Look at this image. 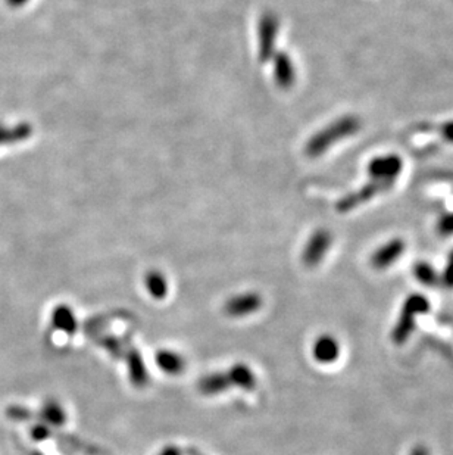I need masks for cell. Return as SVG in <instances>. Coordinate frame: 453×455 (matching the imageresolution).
<instances>
[{
    "label": "cell",
    "instance_id": "obj_18",
    "mask_svg": "<svg viewBox=\"0 0 453 455\" xmlns=\"http://www.w3.org/2000/svg\"><path fill=\"white\" fill-rule=\"evenodd\" d=\"M293 77H295L293 67H291V62L284 55L279 60V78H280V83L283 86H290L291 83H293Z\"/></svg>",
    "mask_w": 453,
    "mask_h": 455
},
{
    "label": "cell",
    "instance_id": "obj_16",
    "mask_svg": "<svg viewBox=\"0 0 453 455\" xmlns=\"http://www.w3.org/2000/svg\"><path fill=\"white\" fill-rule=\"evenodd\" d=\"M30 127L25 124L18 125V127H5V125H0V145L20 142V140L28 137Z\"/></svg>",
    "mask_w": 453,
    "mask_h": 455
},
{
    "label": "cell",
    "instance_id": "obj_4",
    "mask_svg": "<svg viewBox=\"0 0 453 455\" xmlns=\"http://www.w3.org/2000/svg\"><path fill=\"white\" fill-rule=\"evenodd\" d=\"M393 183H385V181H377V180H371L368 184L362 186L359 191H356L353 193H349L347 196L342 198L337 202V211L338 212H349L353 208L361 207L362 203L371 200L372 198H376L387 191L392 189Z\"/></svg>",
    "mask_w": 453,
    "mask_h": 455
},
{
    "label": "cell",
    "instance_id": "obj_1",
    "mask_svg": "<svg viewBox=\"0 0 453 455\" xmlns=\"http://www.w3.org/2000/svg\"><path fill=\"white\" fill-rule=\"evenodd\" d=\"M362 121L358 115H345L327 125L326 129L318 132L306 146V153L310 156H319L336 143L359 133Z\"/></svg>",
    "mask_w": 453,
    "mask_h": 455
},
{
    "label": "cell",
    "instance_id": "obj_2",
    "mask_svg": "<svg viewBox=\"0 0 453 455\" xmlns=\"http://www.w3.org/2000/svg\"><path fill=\"white\" fill-rule=\"evenodd\" d=\"M428 311H430V301L424 295H419V293L409 295L407 297V301L403 302L400 316L392 332L393 342L396 345H403L407 342L415 327L416 316H419V314H426Z\"/></svg>",
    "mask_w": 453,
    "mask_h": 455
},
{
    "label": "cell",
    "instance_id": "obj_14",
    "mask_svg": "<svg viewBox=\"0 0 453 455\" xmlns=\"http://www.w3.org/2000/svg\"><path fill=\"white\" fill-rule=\"evenodd\" d=\"M412 273L415 276V278L419 281L421 285L424 286H435L440 283V276L437 274V271L434 270V267L426 261H419L414 265Z\"/></svg>",
    "mask_w": 453,
    "mask_h": 455
},
{
    "label": "cell",
    "instance_id": "obj_13",
    "mask_svg": "<svg viewBox=\"0 0 453 455\" xmlns=\"http://www.w3.org/2000/svg\"><path fill=\"white\" fill-rule=\"evenodd\" d=\"M229 379L231 382V385H236L241 389L245 390H253L256 387V379H255V374L253 371L245 366V364H236L233 366L229 373Z\"/></svg>",
    "mask_w": 453,
    "mask_h": 455
},
{
    "label": "cell",
    "instance_id": "obj_17",
    "mask_svg": "<svg viewBox=\"0 0 453 455\" xmlns=\"http://www.w3.org/2000/svg\"><path fill=\"white\" fill-rule=\"evenodd\" d=\"M146 288H148L149 293L155 297V300H162V297L167 296V292H168L167 281L159 273L148 274V277H146Z\"/></svg>",
    "mask_w": 453,
    "mask_h": 455
},
{
    "label": "cell",
    "instance_id": "obj_3",
    "mask_svg": "<svg viewBox=\"0 0 453 455\" xmlns=\"http://www.w3.org/2000/svg\"><path fill=\"white\" fill-rule=\"evenodd\" d=\"M366 169L371 180L395 184V181L397 180L403 169V161L399 155H395V153L381 155L372 158Z\"/></svg>",
    "mask_w": 453,
    "mask_h": 455
},
{
    "label": "cell",
    "instance_id": "obj_24",
    "mask_svg": "<svg viewBox=\"0 0 453 455\" xmlns=\"http://www.w3.org/2000/svg\"><path fill=\"white\" fill-rule=\"evenodd\" d=\"M31 437L37 442L46 441L47 437H51V429H49V426L46 425H36L31 429Z\"/></svg>",
    "mask_w": 453,
    "mask_h": 455
},
{
    "label": "cell",
    "instance_id": "obj_8",
    "mask_svg": "<svg viewBox=\"0 0 453 455\" xmlns=\"http://www.w3.org/2000/svg\"><path fill=\"white\" fill-rule=\"evenodd\" d=\"M314 358L321 364H330L340 355V345L331 335H322L314 343Z\"/></svg>",
    "mask_w": 453,
    "mask_h": 455
},
{
    "label": "cell",
    "instance_id": "obj_22",
    "mask_svg": "<svg viewBox=\"0 0 453 455\" xmlns=\"http://www.w3.org/2000/svg\"><path fill=\"white\" fill-rule=\"evenodd\" d=\"M440 281L446 288L453 289V250L447 257V262H446V267L443 270V274L440 277Z\"/></svg>",
    "mask_w": 453,
    "mask_h": 455
},
{
    "label": "cell",
    "instance_id": "obj_25",
    "mask_svg": "<svg viewBox=\"0 0 453 455\" xmlns=\"http://www.w3.org/2000/svg\"><path fill=\"white\" fill-rule=\"evenodd\" d=\"M409 455H430V452L424 445H416Z\"/></svg>",
    "mask_w": 453,
    "mask_h": 455
},
{
    "label": "cell",
    "instance_id": "obj_10",
    "mask_svg": "<svg viewBox=\"0 0 453 455\" xmlns=\"http://www.w3.org/2000/svg\"><path fill=\"white\" fill-rule=\"evenodd\" d=\"M128 370H129V380L133 382L136 387L146 386V383L149 380L148 370H146L143 359L136 350H132L128 352Z\"/></svg>",
    "mask_w": 453,
    "mask_h": 455
},
{
    "label": "cell",
    "instance_id": "obj_27",
    "mask_svg": "<svg viewBox=\"0 0 453 455\" xmlns=\"http://www.w3.org/2000/svg\"><path fill=\"white\" fill-rule=\"evenodd\" d=\"M8 2H9V5H12V6H20V5L25 4L27 0H8Z\"/></svg>",
    "mask_w": 453,
    "mask_h": 455
},
{
    "label": "cell",
    "instance_id": "obj_12",
    "mask_svg": "<svg viewBox=\"0 0 453 455\" xmlns=\"http://www.w3.org/2000/svg\"><path fill=\"white\" fill-rule=\"evenodd\" d=\"M52 324L60 332L67 335H72L77 331V320L74 312L67 305H59L55 308L52 314Z\"/></svg>",
    "mask_w": 453,
    "mask_h": 455
},
{
    "label": "cell",
    "instance_id": "obj_11",
    "mask_svg": "<svg viewBox=\"0 0 453 455\" xmlns=\"http://www.w3.org/2000/svg\"><path fill=\"white\" fill-rule=\"evenodd\" d=\"M156 363L160 370H164L168 374H180L186 367L184 358L170 350L159 351L156 354Z\"/></svg>",
    "mask_w": 453,
    "mask_h": 455
},
{
    "label": "cell",
    "instance_id": "obj_23",
    "mask_svg": "<svg viewBox=\"0 0 453 455\" xmlns=\"http://www.w3.org/2000/svg\"><path fill=\"white\" fill-rule=\"evenodd\" d=\"M434 130L443 137L445 142L453 145V120L437 125V127H434Z\"/></svg>",
    "mask_w": 453,
    "mask_h": 455
},
{
    "label": "cell",
    "instance_id": "obj_19",
    "mask_svg": "<svg viewBox=\"0 0 453 455\" xmlns=\"http://www.w3.org/2000/svg\"><path fill=\"white\" fill-rule=\"evenodd\" d=\"M102 347L113 357H121L122 355V343L117 338L113 336H105L99 340Z\"/></svg>",
    "mask_w": 453,
    "mask_h": 455
},
{
    "label": "cell",
    "instance_id": "obj_9",
    "mask_svg": "<svg viewBox=\"0 0 453 455\" xmlns=\"http://www.w3.org/2000/svg\"><path fill=\"white\" fill-rule=\"evenodd\" d=\"M231 382L226 373H214L208 374L203 379H200L198 389L203 395H218L221 392L230 389Z\"/></svg>",
    "mask_w": 453,
    "mask_h": 455
},
{
    "label": "cell",
    "instance_id": "obj_21",
    "mask_svg": "<svg viewBox=\"0 0 453 455\" xmlns=\"http://www.w3.org/2000/svg\"><path fill=\"white\" fill-rule=\"evenodd\" d=\"M8 417L12 420H18V421H24L31 418V413L28 408L21 406V405H11L6 411Z\"/></svg>",
    "mask_w": 453,
    "mask_h": 455
},
{
    "label": "cell",
    "instance_id": "obj_7",
    "mask_svg": "<svg viewBox=\"0 0 453 455\" xmlns=\"http://www.w3.org/2000/svg\"><path fill=\"white\" fill-rule=\"evenodd\" d=\"M262 305V300L261 296L256 295V293H245V295H238L231 297L225 302L224 305V311L229 317H245L249 316V314H253L255 311H257Z\"/></svg>",
    "mask_w": 453,
    "mask_h": 455
},
{
    "label": "cell",
    "instance_id": "obj_20",
    "mask_svg": "<svg viewBox=\"0 0 453 455\" xmlns=\"http://www.w3.org/2000/svg\"><path fill=\"white\" fill-rule=\"evenodd\" d=\"M437 231L442 236H452L453 234V212H447L440 217L439 223H437Z\"/></svg>",
    "mask_w": 453,
    "mask_h": 455
},
{
    "label": "cell",
    "instance_id": "obj_6",
    "mask_svg": "<svg viewBox=\"0 0 453 455\" xmlns=\"http://www.w3.org/2000/svg\"><path fill=\"white\" fill-rule=\"evenodd\" d=\"M407 249V243L402 239H392L387 243H384L381 248H378L374 254L371 257V265L377 270H384L387 267L393 265L404 252Z\"/></svg>",
    "mask_w": 453,
    "mask_h": 455
},
{
    "label": "cell",
    "instance_id": "obj_15",
    "mask_svg": "<svg viewBox=\"0 0 453 455\" xmlns=\"http://www.w3.org/2000/svg\"><path fill=\"white\" fill-rule=\"evenodd\" d=\"M42 418L51 426H62L65 420H67V414H65L63 408L56 401H47L43 405Z\"/></svg>",
    "mask_w": 453,
    "mask_h": 455
},
{
    "label": "cell",
    "instance_id": "obj_26",
    "mask_svg": "<svg viewBox=\"0 0 453 455\" xmlns=\"http://www.w3.org/2000/svg\"><path fill=\"white\" fill-rule=\"evenodd\" d=\"M159 455H181V454H180V451H178V448H175V447H167Z\"/></svg>",
    "mask_w": 453,
    "mask_h": 455
},
{
    "label": "cell",
    "instance_id": "obj_5",
    "mask_svg": "<svg viewBox=\"0 0 453 455\" xmlns=\"http://www.w3.org/2000/svg\"><path fill=\"white\" fill-rule=\"evenodd\" d=\"M331 241V234L327 230H317L303 249V264L307 267L318 265L330 249Z\"/></svg>",
    "mask_w": 453,
    "mask_h": 455
}]
</instances>
